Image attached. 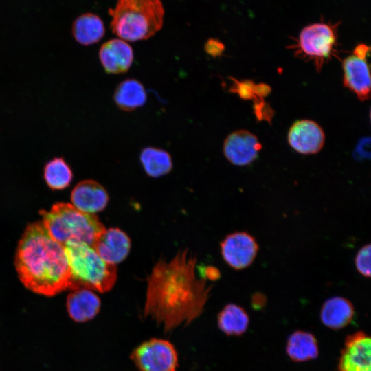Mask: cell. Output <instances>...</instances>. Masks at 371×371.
<instances>
[{"mask_svg":"<svg viewBox=\"0 0 371 371\" xmlns=\"http://www.w3.org/2000/svg\"><path fill=\"white\" fill-rule=\"evenodd\" d=\"M146 100V91L143 84L135 78L122 81L113 93L115 104L124 111H132L143 106Z\"/></svg>","mask_w":371,"mask_h":371,"instance_id":"18","label":"cell"},{"mask_svg":"<svg viewBox=\"0 0 371 371\" xmlns=\"http://www.w3.org/2000/svg\"><path fill=\"white\" fill-rule=\"evenodd\" d=\"M286 351L295 361L313 359L318 355V346L315 337L310 333L297 331L288 339Z\"/></svg>","mask_w":371,"mask_h":371,"instance_id":"21","label":"cell"},{"mask_svg":"<svg viewBox=\"0 0 371 371\" xmlns=\"http://www.w3.org/2000/svg\"><path fill=\"white\" fill-rule=\"evenodd\" d=\"M287 140L289 146L300 154H315L324 145L325 134L317 122L310 120H300L295 122L290 127Z\"/></svg>","mask_w":371,"mask_h":371,"instance_id":"11","label":"cell"},{"mask_svg":"<svg viewBox=\"0 0 371 371\" xmlns=\"http://www.w3.org/2000/svg\"><path fill=\"white\" fill-rule=\"evenodd\" d=\"M249 317L240 306L229 304L218 315V326L224 333L229 335H240L244 333L249 324Z\"/></svg>","mask_w":371,"mask_h":371,"instance_id":"22","label":"cell"},{"mask_svg":"<svg viewBox=\"0 0 371 371\" xmlns=\"http://www.w3.org/2000/svg\"><path fill=\"white\" fill-rule=\"evenodd\" d=\"M196 258L187 250L171 260H159L148 278L144 317H150L170 331L198 317L207 300L211 286L205 277H197Z\"/></svg>","mask_w":371,"mask_h":371,"instance_id":"1","label":"cell"},{"mask_svg":"<svg viewBox=\"0 0 371 371\" xmlns=\"http://www.w3.org/2000/svg\"><path fill=\"white\" fill-rule=\"evenodd\" d=\"M344 85L353 92L359 100L365 101L370 96V74L366 58L354 54L345 58L342 63Z\"/></svg>","mask_w":371,"mask_h":371,"instance_id":"13","label":"cell"},{"mask_svg":"<svg viewBox=\"0 0 371 371\" xmlns=\"http://www.w3.org/2000/svg\"><path fill=\"white\" fill-rule=\"evenodd\" d=\"M43 176L50 188L63 190L70 184L73 174L69 166L63 158L56 157L45 164Z\"/></svg>","mask_w":371,"mask_h":371,"instance_id":"23","label":"cell"},{"mask_svg":"<svg viewBox=\"0 0 371 371\" xmlns=\"http://www.w3.org/2000/svg\"><path fill=\"white\" fill-rule=\"evenodd\" d=\"M100 300L88 289L75 290L67 298V308L70 317L78 322L93 319L100 308Z\"/></svg>","mask_w":371,"mask_h":371,"instance_id":"16","label":"cell"},{"mask_svg":"<svg viewBox=\"0 0 371 371\" xmlns=\"http://www.w3.org/2000/svg\"><path fill=\"white\" fill-rule=\"evenodd\" d=\"M354 316L352 304L339 296L330 297L323 304L320 317L322 323L333 329H339L348 325Z\"/></svg>","mask_w":371,"mask_h":371,"instance_id":"17","label":"cell"},{"mask_svg":"<svg viewBox=\"0 0 371 371\" xmlns=\"http://www.w3.org/2000/svg\"><path fill=\"white\" fill-rule=\"evenodd\" d=\"M139 371H175L178 366L177 352L168 341L153 338L147 340L131 354Z\"/></svg>","mask_w":371,"mask_h":371,"instance_id":"7","label":"cell"},{"mask_svg":"<svg viewBox=\"0 0 371 371\" xmlns=\"http://www.w3.org/2000/svg\"><path fill=\"white\" fill-rule=\"evenodd\" d=\"M71 200L76 209L93 214L106 207L109 195L101 184L94 180L87 179L79 182L74 188Z\"/></svg>","mask_w":371,"mask_h":371,"instance_id":"15","label":"cell"},{"mask_svg":"<svg viewBox=\"0 0 371 371\" xmlns=\"http://www.w3.org/2000/svg\"><path fill=\"white\" fill-rule=\"evenodd\" d=\"M204 49L210 56L217 57L223 53L225 45L218 39L210 38L205 43Z\"/></svg>","mask_w":371,"mask_h":371,"instance_id":"25","label":"cell"},{"mask_svg":"<svg viewBox=\"0 0 371 371\" xmlns=\"http://www.w3.org/2000/svg\"><path fill=\"white\" fill-rule=\"evenodd\" d=\"M72 34L75 40L80 44L93 45L99 42L104 36V24L96 14H83L74 21Z\"/></svg>","mask_w":371,"mask_h":371,"instance_id":"19","label":"cell"},{"mask_svg":"<svg viewBox=\"0 0 371 371\" xmlns=\"http://www.w3.org/2000/svg\"><path fill=\"white\" fill-rule=\"evenodd\" d=\"M369 52L370 47L368 46L365 44H359L355 47L353 54L361 58H366Z\"/></svg>","mask_w":371,"mask_h":371,"instance_id":"27","label":"cell"},{"mask_svg":"<svg viewBox=\"0 0 371 371\" xmlns=\"http://www.w3.org/2000/svg\"><path fill=\"white\" fill-rule=\"evenodd\" d=\"M252 302L256 306H260L264 304L265 302V297L260 293H256L252 297Z\"/></svg>","mask_w":371,"mask_h":371,"instance_id":"28","label":"cell"},{"mask_svg":"<svg viewBox=\"0 0 371 371\" xmlns=\"http://www.w3.org/2000/svg\"><path fill=\"white\" fill-rule=\"evenodd\" d=\"M14 265L21 282L34 293L53 296L69 289L70 269L65 247L52 239L42 221L27 226Z\"/></svg>","mask_w":371,"mask_h":371,"instance_id":"2","label":"cell"},{"mask_svg":"<svg viewBox=\"0 0 371 371\" xmlns=\"http://www.w3.org/2000/svg\"><path fill=\"white\" fill-rule=\"evenodd\" d=\"M370 338L363 332L350 335L346 340L339 371H371Z\"/></svg>","mask_w":371,"mask_h":371,"instance_id":"10","label":"cell"},{"mask_svg":"<svg viewBox=\"0 0 371 371\" xmlns=\"http://www.w3.org/2000/svg\"><path fill=\"white\" fill-rule=\"evenodd\" d=\"M109 14L112 32L126 42H136L161 29L165 10L161 0H117Z\"/></svg>","mask_w":371,"mask_h":371,"instance_id":"3","label":"cell"},{"mask_svg":"<svg viewBox=\"0 0 371 371\" xmlns=\"http://www.w3.org/2000/svg\"><path fill=\"white\" fill-rule=\"evenodd\" d=\"M258 249L254 237L247 232H235L228 234L221 243L223 260L236 270H241L251 265Z\"/></svg>","mask_w":371,"mask_h":371,"instance_id":"8","label":"cell"},{"mask_svg":"<svg viewBox=\"0 0 371 371\" xmlns=\"http://www.w3.org/2000/svg\"><path fill=\"white\" fill-rule=\"evenodd\" d=\"M139 159L146 173L154 178L164 176L172 169L170 155L159 148L148 146L143 148Z\"/></svg>","mask_w":371,"mask_h":371,"instance_id":"20","label":"cell"},{"mask_svg":"<svg viewBox=\"0 0 371 371\" xmlns=\"http://www.w3.org/2000/svg\"><path fill=\"white\" fill-rule=\"evenodd\" d=\"M98 56L104 71L111 74L126 72L134 60L131 46L120 38H113L103 43Z\"/></svg>","mask_w":371,"mask_h":371,"instance_id":"12","label":"cell"},{"mask_svg":"<svg viewBox=\"0 0 371 371\" xmlns=\"http://www.w3.org/2000/svg\"><path fill=\"white\" fill-rule=\"evenodd\" d=\"M369 139L361 141L355 150V157H358L360 159L361 157L365 158L366 156H369V151L366 150V147L369 146Z\"/></svg>","mask_w":371,"mask_h":371,"instance_id":"26","label":"cell"},{"mask_svg":"<svg viewBox=\"0 0 371 371\" xmlns=\"http://www.w3.org/2000/svg\"><path fill=\"white\" fill-rule=\"evenodd\" d=\"M93 248L104 261L115 265L129 254L131 240L121 229L111 227L100 234Z\"/></svg>","mask_w":371,"mask_h":371,"instance_id":"14","label":"cell"},{"mask_svg":"<svg viewBox=\"0 0 371 371\" xmlns=\"http://www.w3.org/2000/svg\"><path fill=\"white\" fill-rule=\"evenodd\" d=\"M370 244H366L359 249L355 258V264L357 271L364 277H370Z\"/></svg>","mask_w":371,"mask_h":371,"instance_id":"24","label":"cell"},{"mask_svg":"<svg viewBox=\"0 0 371 371\" xmlns=\"http://www.w3.org/2000/svg\"><path fill=\"white\" fill-rule=\"evenodd\" d=\"M337 23H315L305 26L300 32L297 44L298 52L311 60L319 70L324 63L330 58L337 45Z\"/></svg>","mask_w":371,"mask_h":371,"instance_id":"6","label":"cell"},{"mask_svg":"<svg viewBox=\"0 0 371 371\" xmlns=\"http://www.w3.org/2000/svg\"><path fill=\"white\" fill-rule=\"evenodd\" d=\"M262 144L258 137L247 130H237L229 134L223 143V154L231 164L244 166L258 156Z\"/></svg>","mask_w":371,"mask_h":371,"instance_id":"9","label":"cell"},{"mask_svg":"<svg viewBox=\"0 0 371 371\" xmlns=\"http://www.w3.org/2000/svg\"><path fill=\"white\" fill-rule=\"evenodd\" d=\"M42 222L49 236L63 246L69 242L93 247L105 230L95 214L80 211L73 205L56 203L48 210H41Z\"/></svg>","mask_w":371,"mask_h":371,"instance_id":"4","label":"cell"},{"mask_svg":"<svg viewBox=\"0 0 371 371\" xmlns=\"http://www.w3.org/2000/svg\"><path fill=\"white\" fill-rule=\"evenodd\" d=\"M70 269L69 289L111 290L117 280L115 265L104 261L87 245L69 242L64 246Z\"/></svg>","mask_w":371,"mask_h":371,"instance_id":"5","label":"cell"}]
</instances>
